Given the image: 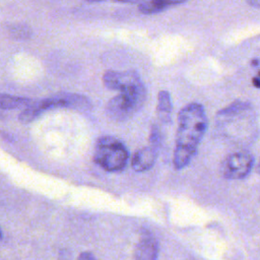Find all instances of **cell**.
I'll list each match as a JSON object with an SVG mask.
<instances>
[{
    "label": "cell",
    "mask_w": 260,
    "mask_h": 260,
    "mask_svg": "<svg viewBox=\"0 0 260 260\" xmlns=\"http://www.w3.org/2000/svg\"><path fill=\"white\" fill-rule=\"evenodd\" d=\"M158 150V148L150 144L148 146L138 149L134 153L131 160V166L133 170L136 172H145L151 169L157 158Z\"/></svg>",
    "instance_id": "cell-7"
},
{
    "label": "cell",
    "mask_w": 260,
    "mask_h": 260,
    "mask_svg": "<svg viewBox=\"0 0 260 260\" xmlns=\"http://www.w3.org/2000/svg\"><path fill=\"white\" fill-rule=\"evenodd\" d=\"M129 152L124 143L112 136L101 137L95 144L93 160L108 172H119L125 169Z\"/></svg>",
    "instance_id": "cell-3"
},
{
    "label": "cell",
    "mask_w": 260,
    "mask_h": 260,
    "mask_svg": "<svg viewBox=\"0 0 260 260\" xmlns=\"http://www.w3.org/2000/svg\"><path fill=\"white\" fill-rule=\"evenodd\" d=\"M207 116L201 104L191 103L181 109L178 115L173 157V164L177 170L186 168L193 159L207 130Z\"/></svg>",
    "instance_id": "cell-1"
},
{
    "label": "cell",
    "mask_w": 260,
    "mask_h": 260,
    "mask_svg": "<svg viewBox=\"0 0 260 260\" xmlns=\"http://www.w3.org/2000/svg\"><path fill=\"white\" fill-rule=\"evenodd\" d=\"M253 84H254V86H255V87L260 88V76L255 77V78L253 79Z\"/></svg>",
    "instance_id": "cell-15"
},
{
    "label": "cell",
    "mask_w": 260,
    "mask_h": 260,
    "mask_svg": "<svg viewBox=\"0 0 260 260\" xmlns=\"http://www.w3.org/2000/svg\"><path fill=\"white\" fill-rule=\"evenodd\" d=\"M149 144L158 148L160 147L161 144V134L159 131V128L156 125H152L150 129V134H149Z\"/></svg>",
    "instance_id": "cell-11"
},
{
    "label": "cell",
    "mask_w": 260,
    "mask_h": 260,
    "mask_svg": "<svg viewBox=\"0 0 260 260\" xmlns=\"http://www.w3.org/2000/svg\"><path fill=\"white\" fill-rule=\"evenodd\" d=\"M247 2H248L251 6L260 9V0H247Z\"/></svg>",
    "instance_id": "cell-14"
},
{
    "label": "cell",
    "mask_w": 260,
    "mask_h": 260,
    "mask_svg": "<svg viewBox=\"0 0 260 260\" xmlns=\"http://www.w3.org/2000/svg\"><path fill=\"white\" fill-rule=\"evenodd\" d=\"M78 258H79V259H84V260H92V259H94L95 257H94L90 252H83V253H81V254L79 255Z\"/></svg>",
    "instance_id": "cell-13"
},
{
    "label": "cell",
    "mask_w": 260,
    "mask_h": 260,
    "mask_svg": "<svg viewBox=\"0 0 260 260\" xmlns=\"http://www.w3.org/2000/svg\"><path fill=\"white\" fill-rule=\"evenodd\" d=\"M173 111L171 94L168 90H160L157 94V117L164 123H169L171 121V115Z\"/></svg>",
    "instance_id": "cell-8"
},
{
    "label": "cell",
    "mask_w": 260,
    "mask_h": 260,
    "mask_svg": "<svg viewBox=\"0 0 260 260\" xmlns=\"http://www.w3.org/2000/svg\"><path fill=\"white\" fill-rule=\"evenodd\" d=\"M87 2H102V1H106V0H86Z\"/></svg>",
    "instance_id": "cell-16"
},
{
    "label": "cell",
    "mask_w": 260,
    "mask_h": 260,
    "mask_svg": "<svg viewBox=\"0 0 260 260\" xmlns=\"http://www.w3.org/2000/svg\"><path fill=\"white\" fill-rule=\"evenodd\" d=\"M32 102L34 100L25 96H16V95L0 92V109H4V110L17 109L23 106L26 107Z\"/></svg>",
    "instance_id": "cell-10"
},
{
    "label": "cell",
    "mask_w": 260,
    "mask_h": 260,
    "mask_svg": "<svg viewBox=\"0 0 260 260\" xmlns=\"http://www.w3.org/2000/svg\"><path fill=\"white\" fill-rule=\"evenodd\" d=\"M115 2H121V3H128V4H141L147 0H113Z\"/></svg>",
    "instance_id": "cell-12"
},
{
    "label": "cell",
    "mask_w": 260,
    "mask_h": 260,
    "mask_svg": "<svg viewBox=\"0 0 260 260\" xmlns=\"http://www.w3.org/2000/svg\"><path fill=\"white\" fill-rule=\"evenodd\" d=\"M158 256V243L149 233H143L134 249V258L137 260H154Z\"/></svg>",
    "instance_id": "cell-6"
},
{
    "label": "cell",
    "mask_w": 260,
    "mask_h": 260,
    "mask_svg": "<svg viewBox=\"0 0 260 260\" xmlns=\"http://www.w3.org/2000/svg\"><path fill=\"white\" fill-rule=\"evenodd\" d=\"M2 239V232H1V230H0V240Z\"/></svg>",
    "instance_id": "cell-17"
},
{
    "label": "cell",
    "mask_w": 260,
    "mask_h": 260,
    "mask_svg": "<svg viewBox=\"0 0 260 260\" xmlns=\"http://www.w3.org/2000/svg\"><path fill=\"white\" fill-rule=\"evenodd\" d=\"M146 100V88L141 82L110 100L106 107L107 115L114 121L123 122L130 119Z\"/></svg>",
    "instance_id": "cell-2"
},
{
    "label": "cell",
    "mask_w": 260,
    "mask_h": 260,
    "mask_svg": "<svg viewBox=\"0 0 260 260\" xmlns=\"http://www.w3.org/2000/svg\"><path fill=\"white\" fill-rule=\"evenodd\" d=\"M104 84L109 89L124 91L142 82L139 74L134 70L115 71L108 70L103 76Z\"/></svg>",
    "instance_id": "cell-5"
},
{
    "label": "cell",
    "mask_w": 260,
    "mask_h": 260,
    "mask_svg": "<svg viewBox=\"0 0 260 260\" xmlns=\"http://www.w3.org/2000/svg\"><path fill=\"white\" fill-rule=\"evenodd\" d=\"M187 0H147L139 4L140 12L144 14H153L161 12L169 7L177 4H181Z\"/></svg>",
    "instance_id": "cell-9"
},
{
    "label": "cell",
    "mask_w": 260,
    "mask_h": 260,
    "mask_svg": "<svg viewBox=\"0 0 260 260\" xmlns=\"http://www.w3.org/2000/svg\"><path fill=\"white\" fill-rule=\"evenodd\" d=\"M254 156L249 151L241 150L230 154L222 162L221 173L225 179L239 180L246 178L252 171Z\"/></svg>",
    "instance_id": "cell-4"
}]
</instances>
